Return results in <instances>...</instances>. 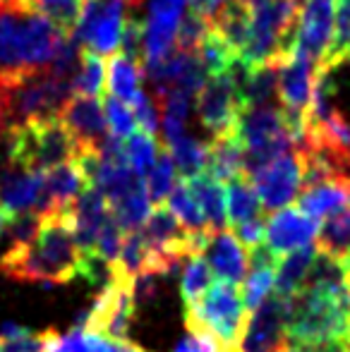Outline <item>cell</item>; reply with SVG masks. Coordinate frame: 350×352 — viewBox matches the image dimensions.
I'll return each instance as SVG.
<instances>
[{"mask_svg":"<svg viewBox=\"0 0 350 352\" xmlns=\"http://www.w3.org/2000/svg\"><path fill=\"white\" fill-rule=\"evenodd\" d=\"M82 252L77 247L65 213L43 216L41 230L29 245L5 250L0 271L8 278L36 285H63L80 271Z\"/></svg>","mask_w":350,"mask_h":352,"instance_id":"1","label":"cell"},{"mask_svg":"<svg viewBox=\"0 0 350 352\" xmlns=\"http://www.w3.org/2000/svg\"><path fill=\"white\" fill-rule=\"evenodd\" d=\"M5 132L10 166L29 173H46L61 163H70L82 151V144L61 118L10 125Z\"/></svg>","mask_w":350,"mask_h":352,"instance_id":"2","label":"cell"},{"mask_svg":"<svg viewBox=\"0 0 350 352\" xmlns=\"http://www.w3.org/2000/svg\"><path fill=\"white\" fill-rule=\"evenodd\" d=\"M248 316L243 292L238 290L235 283L228 280L211 283L209 290L195 305L185 307L187 331H206L223 345V350L235 352H240Z\"/></svg>","mask_w":350,"mask_h":352,"instance_id":"3","label":"cell"},{"mask_svg":"<svg viewBox=\"0 0 350 352\" xmlns=\"http://www.w3.org/2000/svg\"><path fill=\"white\" fill-rule=\"evenodd\" d=\"M350 324V297H329L314 290H300L290 297L288 343L346 340Z\"/></svg>","mask_w":350,"mask_h":352,"instance_id":"4","label":"cell"},{"mask_svg":"<svg viewBox=\"0 0 350 352\" xmlns=\"http://www.w3.org/2000/svg\"><path fill=\"white\" fill-rule=\"evenodd\" d=\"M72 98V84L61 82L46 70L32 72L19 82L10 84L5 91L8 106V127L22 125L29 120L58 118L67 101Z\"/></svg>","mask_w":350,"mask_h":352,"instance_id":"5","label":"cell"},{"mask_svg":"<svg viewBox=\"0 0 350 352\" xmlns=\"http://www.w3.org/2000/svg\"><path fill=\"white\" fill-rule=\"evenodd\" d=\"M140 5V0H85L77 27L70 36H75L82 48L96 56H113L120 51L125 22Z\"/></svg>","mask_w":350,"mask_h":352,"instance_id":"6","label":"cell"},{"mask_svg":"<svg viewBox=\"0 0 350 352\" xmlns=\"http://www.w3.org/2000/svg\"><path fill=\"white\" fill-rule=\"evenodd\" d=\"M240 111H243V101H240L238 79L233 70L209 77V82L197 94V116L211 137L233 135Z\"/></svg>","mask_w":350,"mask_h":352,"instance_id":"7","label":"cell"},{"mask_svg":"<svg viewBox=\"0 0 350 352\" xmlns=\"http://www.w3.org/2000/svg\"><path fill=\"white\" fill-rule=\"evenodd\" d=\"M248 180L252 182L262 209H285L290 201L298 199L300 187H303V163H300L298 151H288L278 156Z\"/></svg>","mask_w":350,"mask_h":352,"instance_id":"8","label":"cell"},{"mask_svg":"<svg viewBox=\"0 0 350 352\" xmlns=\"http://www.w3.org/2000/svg\"><path fill=\"white\" fill-rule=\"evenodd\" d=\"M290 297L269 295L254 311H250L240 352H283L288 345Z\"/></svg>","mask_w":350,"mask_h":352,"instance_id":"9","label":"cell"},{"mask_svg":"<svg viewBox=\"0 0 350 352\" xmlns=\"http://www.w3.org/2000/svg\"><path fill=\"white\" fill-rule=\"evenodd\" d=\"M338 0H303L298 17V32H295V51L307 56L319 65L324 53L329 51L336 27Z\"/></svg>","mask_w":350,"mask_h":352,"instance_id":"10","label":"cell"},{"mask_svg":"<svg viewBox=\"0 0 350 352\" xmlns=\"http://www.w3.org/2000/svg\"><path fill=\"white\" fill-rule=\"evenodd\" d=\"M319 221L300 209H278L264 221V245L276 256L290 254L303 247L317 245Z\"/></svg>","mask_w":350,"mask_h":352,"instance_id":"11","label":"cell"},{"mask_svg":"<svg viewBox=\"0 0 350 352\" xmlns=\"http://www.w3.org/2000/svg\"><path fill=\"white\" fill-rule=\"evenodd\" d=\"M201 256L211 266V274L219 276V280L243 283L250 269V252L240 245V240L233 235L230 228L223 230H211L209 240L204 245Z\"/></svg>","mask_w":350,"mask_h":352,"instance_id":"12","label":"cell"},{"mask_svg":"<svg viewBox=\"0 0 350 352\" xmlns=\"http://www.w3.org/2000/svg\"><path fill=\"white\" fill-rule=\"evenodd\" d=\"M58 118L65 122V127L75 135V140L82 146L98 148L101 142L108 137L106 113H103L101 98L72 96L63 106V111L58 113Z\"/></svg>","mask_w":350,"mask_h":352,"instance_id":"13","label":"cell"},{"mask_svg":"<svg viewBox=\"0 0 350 352\" xmlns=\"http://www.w3.org/2000/svg\"><path fill=\"white\" fill-rule=\"evenodd\" d=\"M32 74L24 63V12L0 10V79L8 84Z\"/></svg>","mask_w":350,"mask_h":352,"instance_id":"14","label":"cell"},{"mask_svg":"<svg viewBox=\"0 0 350 352\" xmlns=\"http://www.w3.org/2000/svg\"><path fill=\"white\" fill-rule=\"evenodd\" d=\"M63 36H67V34H63L46 17L24 12V63H27V70H46Z\"/></svg>","mask_w":350,"mask_h":352,"instance_id":"15","label":"cell"},{"mask_svg":"<svg viewBox=\"0 0 350 352\" xmlns=\"http://www.w3.org/2000/svg\"><path fill=\"white\" fill-rule=\"evenodd\" d=\"M298 209L314 221L350 209V177H336L305 187L303 195H298Z\"/></svg>","mask_w":350,"mask_h":352,"instance_id":"16","label":"cell"},{"mask_svg":"<svg viewBox=\"0 0 350 352\" xmlns=\"http://www.w3.org/2000/svg\"><path fill=\"white\" fill-rule=\"evenodd\" d=\"M250 24H252V8L243 0H226L211 17V29L233 48L235 58L248 46Z\"/></svg>","mask_w":350,"mask_h":352,"instance_id":"17","label":"cell"},{"mask_svg":"<svg viewBox=\"0 0 350 352\" xmlns=\"http://www.w3.org/2000/svg\"><path fill=\"white\" fill-rule=\"evenodd\" d=\"M43 182H46V195L51 199L53 213H63L67 206H72L77 201V197L89 187L77 161L61 163V166L46 170L43 173Z\"/></svg>","mask_w":350,"mask_h":352,"instance_id":"18","label":"cell"},{"mask_svg":"<svg viewBox=\"0 0 350 352\" xmlns=\"http://www.w3.org/2000/svg\"><path fill=\"white\" fill-rule=\"evenodd\" d=\"M245 151L243 144L233 135L214 137L211 144H206V170L219 182H230L233 177L245 175L243 170Z\"/></svg>","mask_w":350,"mask_h":352,"instance_id":"19","label":"cell"},{"mask_svg":"<svg viewBox=\"0 0 350 352\" xmlns=\"http://www.w3.org/2000/svg\"><path fill=\"white\" fill-rule=\"evenodd\" d=\"M190 192L195 195L197 204L206 218L209 230H223L228 228V218H226V190L216 177L209 173H199V175L185 180Z\"/></svg>","mask_w":350,"mask_h":352,"instance_id":"20","label":"cell"},{"mask_svg":"<svg viewBox=\"0 0 350 352\" xmlns=\"http://www.w3.org/2000/svg\"><path fill=\"white\" fill-rule=\"evenodd\" d=\"M108 91L111 96L120 98L127 106H135V101L140 98L142 89V79H144V70H142L140 63L130 60L122 53H113L111 63H108Z\"/></svg>","mask_w":350,"mask_h":352,"instance_id":"21","label":"cell"},{"mask_svg":"<svg viewBox=\"0 0 350 352\" xmlns=\"http://www.w3.org/2000/svg\"><path fill=\"white\" fill-rule=\"evenodd\" d=\"M317 256V245L303 247L298 252H290L276 264V295L281 297H293L295 292L303 290L307 274L312 269V261Z\"/></svg>","mask_w":350,"mask_h":352,"instance_id":"22","label":"cell"},{"mask_svg":"<svg viewBox=\"0 0 350 352\" xmlns=\"http://www.w3.org/2000/svg\"><path fill=\"white\" fill-rule=\"evenodd\" d=\"M226 185H228L226 187V218H228V228L259 216L262 204H259L257 192H254L252 182L248 177L245 175L233 177Z\"/></svg>","mask_w":350,"mask_h":352,"instance_id":"23","label":"cell"},{"mask_svg":"<svg viewBox=\"0 0 350 352\" xmlns=\"http://www.w3.org/2000/svg\"><path fill=\"white\" fill-rule=\"evenodd\" d=\"M82 5H85V0H24L22 12L41 14L48 22L56 24L63 34L70 36L82 14Z\"/></svg>","mask_w":350,"mask_h":352,"instance_id":"24","label":"cell"},{"mask_svg":"<svg viewBox=\"0 0 350 352\" xmlns=\"http://www.w3.org/2000/svg\"><path fill=\"white\" fill-rule=\"evenodd\" d=\"M317 250L338 259L350 254V209L324 218L317 232Z\"/></svg>","mask_w":350,"mask_h":352,"instance_id":"25","label":"cell"},{"mask_svg":"<svg viewBox=\"0 0 350 352\" xmlns=\"http://www.w3.org/2000/svg\"><path fill=\"white\" fill-rule=\"evenodd\" d=\"M168 209L173 211V216L182 223L187 232L192 235H201V232H209V226H206V218L201 213L199 204H197L195 195L190 192L187 182H175V187L168 195Z\"/></svg>","mask_w":350,"mask_h":352,"instance_id":"26","label":"cell"},{"mask_svg":"<svg viewBox=\"0 0 350 352\" xmlns=\"http://www.w3.org/2000/svg\"><path fill=\"white\" fill-rule=\"evenodd\" d=\"M175 163L171 158L168 148H161L159 156H156V163L149 168V173L144 175V190L146 197H149L151 206H159L168 199L171 190L175 187Z\"/></svg>","mask_w":350,"mask_h":352,"instance_id":"27","label":"cell"},{"mask_svg":"<svg viewBox=\"0 0 350 352\" xmlns=\"http://www.w3.org/2000/svg\"><path fill=\"white\" fill-rule=\"evenodd\" d=\"M214 283V274H211V266L206 264V259L201 254H192L185 259L180 271V295L185 307L195 305L206 290Z\"/></svg>","mask_w":350,"mask_h":352,"instance_id":"28","label":"cell"},{"mask_svg":"<svg viewBox=\"0 0 350 352\" xmlns=\"http://www.w3.org/2000/svg\"><path fill=\"white\" fill-rule=\"evenodd\" d=\"M103 87H106V65L103 58L96 53L82 48V63L80 70L72 82V94L75 96H89V98H101Z\"/></svg>","mask_w":350,"mask_h":352,"instance_id":"29","label":"cell"},{"mask_svg":"<svg viewBox=\"0 0 350 352\" xmlns=\"http://www.w3.org/2000/svg\"><path fill=\"white\" fill-rule=\"evenodd\" d=\"M151 209H154V206H151L144 187H137L135 192L125 195L120 201H116V204L111 206L113 216H116V221L120 223V228L125 232L140 230L146 223V218H149Z\"/></svg>","mask_w":350,"mask_h":352,"instance_id":"30","label":"cell"},{"mask_svg":"<svg viewBox=\"0 0 350 352\" xmlns=\"http://www.w3.org/2000/svg\"><path fill=\"white\" fill-rule=\"evenodd\" d=\"M159 142L156 137L144 135L142 130H135L127 140H122V153H125V163L137 173L140 177H144L149 173V168L156 163L159 156Z\"/></svg>","mask_w":350,"mask_h":352,"instance_id":"31","label":"cell"},{"mask_svg":"<svg viewBox=\"0 0 350 352\" xmlns=\"http://www.w3.org/2000/svg\"><path fill=\"white\" fill-rule=\"evenodd\" d=\"M146 266H149V247H146L144 237H142L140 230L127 232L120 247V256L113 264V269L120 271L122 276H127L132 280L135 276L144 274Z\"/></svg>","mask_w":350,"mask_h":352,"instance_id":"32","label":"cell"},{"mask_svg":"<svg viewBox=\"0 0 350 352\" xmlns=\"http://www.w3.org/2000/svg\"><path fill=\"white\" fill-rule=\"evenodd\" d=\"M197 56H199L201 65H204V70L209 77L228 72L230 67H233V63L238 60L235 53H233V48H230L228 43H226L223 38L214 32V29H211V32L204 36V41L199 43Z\"/></svg>","mask_w":350,"mask_h":352,"instance_id":"33","label":"cell"},{"mask_svg":"<svg viewBox=\"0 0 350 352\" xmlns=\"http://www.w3.org/2000/svg\"><path fill=\"white\" fill-rule=\"evenodd\" d=\"M168 153L175 163V170L182 175V180H190V177L206 170V144L182 137L180 142L168 146Z\"/></svg>","mask_w":350,"mask_h":352,"instance_id":"34","label":"cell"},{"mask_svg":"<svg viewBox=\"0 0 350 352\" xmlns=\"http://www.w3.org/2000/svg\"><path fill=\"white\" fill-rule=\"evenodd\" d=\"M0 352H46V331L34 333L17 324L0 326Z\"/></svg>","mask_w":350,"mask_h":352,"instance_id":"35","label":"cell"},{"mask_svg":"<svg viewBox=\"0 0 350 352\" xmlns=\"http://www.w3.org/2000/svg\"><path fill=\"white\" fill-rule=\"evenodd\" d=\"M209 32H211V19H206V17H201V14L187 10V12L182 14L180 24H177V34H175L177 51L195 53Z\"/></svg>","mask_w":350,"mask_h":352,"instance_id":"36","label":"cell"},{"mask_svg":"<svg viewBox=\"0 0 350 352\" xmlns=\"http://www.w3.org/2000/svg\"><path fill=\"white\" fill-rule=\"evenodd\" d=\"M103 113H106V125H108V135H113L116 140H127L132 132L137 130L135 122V111L132 106L122 103L120 98L108 96L103 101Z\"/></svg>","mask_w":350,"mask_h":352,"instance_id":"37","label":"cell"},{"mask_svg":"<svg viewBox=\"0 0 350 352\" xmlns=\"http://www.w3.org/2000/svg\"><path fill=\"white\" fill-rule=\"evenodd\" d=\"M122 240H125V230H122L120 223L116 221V216H113V211H111V216L106 218V223L101 226V232H98L94 254L113 266L118 261V256H120Z\"/></svg>","mask_w":350,"mask_h":352,"instance_id":"38","label":"cell"},{"mask_svg":"<svg viewBox=\"0 0 350 352\" xmlns=\"http://www.w3.org/2000/svg\"><path fill=\"white\" fill-rule=\"evenodd\" d=\"M132 111H135L137 130H142L144 135H151V137L159 135V130H161V103H159V98L156 96L151 98L142 91L140 98L135 101V106H132Z\"/></svg>","mask_w":350,"mask_h":352,"instance_id":"39","label":"cell"},{"mask_svg":"<svg viewBox=\"0 0 350 352\" xmlns=\"http://www.w3.org/2000/svg\"><path fill=\"white\" fill-rule=\"evenodd\" d=\"M159 295H161V276L144 271V274L132 278V300H135V307L151 305V302L159 300Z\"/></svg>","mask_w":350,"mask_h":352,"instance_id":"40","label":"cell"},{"mask_svg":"<svg viewBox=\"0 0 350 352\" xmlns=\"http://www.w3.org/2000/svg\"><path fill=\"white\" fill-rule=\"evenodd\" d=\"M187 0H149V19L159 24L177 27L185 14Z\"/></svg>","mask_w":350,"mask_h":352,"instance_id":"41","label":"cell"},{"mask_svg":"<svg viewBox=\"0 0 350 352\" xmlns=\"http://www.w3.org/2000/svg\"><path fill=\"white\" fill-rule=\"evenodd\" d=\"M173 352H226L223 345L206 331H187L180 340H177Z\"/></svg>","mask_w":350,"mask_h":352,"instance_id":"42","label":"cell"},{"mask_svg":"<svg viewBox=\"0 0 350 352\" xmlns=\"http://www.w3.org/2000/svg\"><path fill=\"white\" fill-rule=\"evenodd\" d=\"M230 230H233V235L240 240V245L250 252V250H254V247H259L264 242V218H259V216L250 218V221L233 226Z\"/></svg>","mask_w":350,"mask_h":352,"instance_id":"43","label":"cell"},{"mask_svg":"<svg viewBox=\"0 0 350 352\" xmlns=\"http://www.w3.org/2000/svg\"><path fill=\"white\" fill-rule=\"evenodd\" d=\"M283 352H348L346 340H324V343H288Z\"/></svg>","mask_w":350,"mask_h":352,"instance_id":"44","label":"cell"},{"mask_svg":"<svg viewBox=\"0 0 350 352\" xmlns=\"http://www.w3.org/2000/svg\"><path fill=\"white\" fill-rule=\"evenodd\" d=\"M103 352H144V350H142L137 343H132V340H113V338H106Z\"/></svg>","mask_w":350,"mask_h":352,"instance_id":"45","label":"cell"},{"mask_svg":"<svg viewBox=\"0 0 350 352\" xmlns=\"http://www.w3.org/2000/svg\"><path fill=\"white\" fill-rule=\"evenodd\" d=\"M10 218H12V216H8V213H5L3 209H0V235H3V232H5V226H8Z\"/></svg>","mask_w":350,"mask_h":352,"instance_id":"46","label":"cell"},{"mask_svg":"<svg viewBox=\"0 0 350 352\" xmlns=\"http://www.w3.org/2000/svg\"><path fill=\"white\" fill-rule=\"evenodd\" d=\"M245 5H250V8H257V5H262V3H266V0H243Z\"/></svg>","mask_w":350,"mask_h":352,"instance_id":"47","label":"cell"},{"mask_svg":"<svg viewBox=\"0 0 350 352\" xmlns=\"http://www.w3.org/2000/svg\"><path fill=\"white\" fill-rule=\"evenodd\" d=\"M343 266H346V274H348V280H350V254L343 256Z\"/></svg>","mask_w":350,"mask_h":352,"instance_id":"48","label":"cell"},{"mask_svg":"<svg viewBox=\"0 0 350 352\" xmlns=\"http://www.w3.org/2000/svg\"><path fill=\"white\" fill-rule=\"evenodd\" d=\"M348 343H350V324H348Z\"/></svg>","mask_w":350,"mask_h":352,"instance_id":"49","label":"cell"},{"mask_svg":"<svg viewBox=\"0 0 350 352\" xmlns=\"http://www.w3.org/2000/svg\"><path fill=\"white\" fill-rule=\"evenodd\" d=\"M348 352H350V343H348Z\"/></svg>","mask_w":350,"mask_h":352,"instance_id":"50","label":"cell"},{"mask_svg":"<svg viewBox=\"0 0 350 352\" xmlns=\"http://www.w3.org/2000/svg\"><path fill=\"white\" fill-rule=\"evenodd\" d=\"M223 3H226V0H223Z\"/></svg>","mask_w":350,"mask_h":352,"instance_id":"51","label":"cell"}]
</instances>
